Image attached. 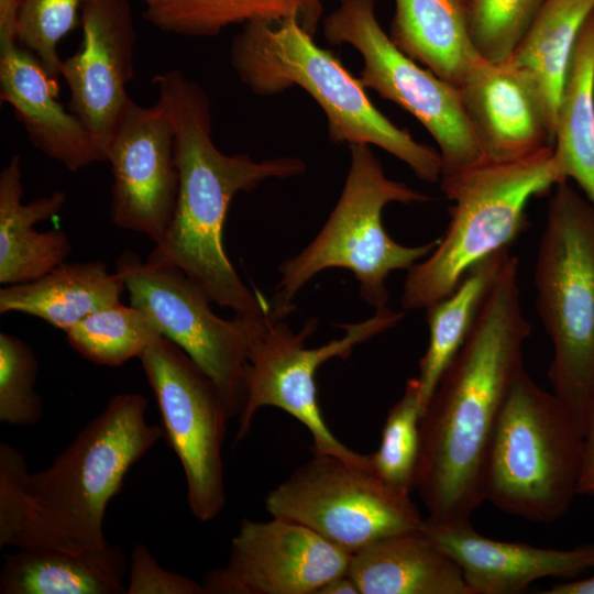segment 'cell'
Instances as JSON below:
<instances>
[{
	"instance_id": "33",
	"label": "cell",
	"mask_w": 594,
	"mask_h": 594,
	"mask_svg": "<svg viewBox=\"0 0 594 594\" xmlns=\"http://www.w3.org/2000/svg\"><path fill=\"white\" fill-rule=\"evenodd\" d=\"M90 0H21L18 41L32 52L55 77L63 59L59 42L80 23L81 10Z\"/></svg>"
},
{
	"instance_id": "17",
	"label": "cell",
	"mask_w": 594,
	"mask_h": 594,
	"mask_svg": "<svg viewBox=\"0 0 594 594\" xmlns=\"http://www.w3.org/2000/svg\"><path fill=\"white\" fill-rule=\"evenodd\" d=\"M459 88L485 160L513 161L553 146L556 112L522 68L481 57Z\"/></svg>"
},
{
	"instance_id": "24",
	"label": "cell",
	"mask_w": 594,
	"mask_h": 594,
	"mask_svg": "<svg viewBox=\"0 0 594 594\" xmlns=\"http://www.w3.org/2000/svg\"><path fill=\"white\" fill-rule=\"evenodd\" d=\"M127 560L117 546L84 552L19 548L4 557L1 594H121Z\"/></svg>"
},
{
	"instance_id": "7",
	"label": "cell",
	"mask_w": 594,
	"mask_h": 594,
	"mask_svg": "<svg viewBox=\"0 0 594 594\" xmlns=\"http://www.w3.org/2000/svg\"><path fill=\"white\" fill-rule=\"evenodd\" d=\"M350 166L341 195L316 238L279 266L280 278L271 306L290 314L293 299L318 273L332 267L351 271L360 296L369 305L387 306L386 280L397 270L408 271L428 256L439 239L417 246L394 241L382 222L392 202L422 204L429 196L388 178L371 145L351 144Z\"/></svg>"
},
{
	"instance_id": "26",
	"label": "cell",
	"mask_w": 594,
	"mask_h": 594,
	"mask_svg": "<svg viewBox=\"0 0 594 594\" xmlns=\"http://www.w3.org/2000/svg\"><path fill=\"white\" fill-rule=\"evenodd\" d=\"M142 16L161 32L187 37L213 36L234 24L296 20L315 34L324 0H139Z\"/></svg>"
},
{
	"instance_id": "34",
	"label": "cell",
	"mask_w": 594,
	"mask_h": 594,
	"mask_svg": "<svg viewBox=\"0 0 594 594\" xmlns=\"http://www.w3.org/2000/svg\"><path fill=\"white\" fill-rule=\"evenodd\" d=\"M128 594H205L201 583L160 565L146 546L131 551Z\"/></svg>"
},
{
	"instance_id": "1",
	"label": "cell",
	"mask_w": 594,
	"mask_h": 594,
	"mask_svg": "<svg viewBox=\"0 0 594 594\" xmlns=\"http://www.w3.org/2000/svg\"><path fill=\"white\" fill-rule=\"evenodd\" d=\"M518 266L509 254L421 414L415 488L431 520H470L485 502L490 444L531 332Z\"/></svg>"
},
{
	"instance_id": "37",
	"label": "cell",
	"mask_w": 594,
	"mask_h": 594,
	"mask_svg": "<svg viewBox=\"0 0 594 594\" xmlns=\"http://www.w3.org/2000/svg\"><path fill=\"white\" fill-rule=\"evenodd\" d=\"M546 594H594V574L582 580L558 583L544 591Z\"/></svg>"
},
{
	"instance_id": "18",
	"label": "cell",
	"mask_w": 594,
	"mask_h": 594,
	"mask_svg": "<svg viewBox=\"0 0 594 594\" xmlns=\"http://www.w3.org/2000/svg\"><path fill=\"white\" fill-rule=\"evenodd\" d=\"M424 531L460 566L471 594L520 593L547 576H575L594 568V542L560 550L480 535L465 521L425 518Z\"/></svg>"
},
{
	"instance_id": "22",
	"label": "cell",
	"mask_w": 594,
	"mask_h": 594,
	"mask_svg": "<svg viewBox=\"0 0 594 594\" xmlns=\"http://www.w3.org/2000/svg\"><path fill=\"white\" fill-rule=\"evenodd\" d=\"M389 37L407 56L459 87L481 58L470 30V0H394Z\"/></svg>"
},
{
	"instance_id": "4",
	"label": "cell",
	"mask_w": 594,
	"mask_h": 594,
	"mask_svg": "<svg viewBox=\"0 0 594 594\" xmlns=\"http://www.w3.org/2000/svg\"><path fill=\"white\" fill-rule=\"evenodd\" d=\"M230 59L241 82L255 95L304 89L324 112L333 143L375 145L405 163L419 179L440 180L439 152L385 117L359 77L296 20L244 24L232 40Z\"/></svg>"
},
{
	"instance_id": "35",
	"label": "cell",
	"mask_w": 594,
	"mask_h": 594,
	"mask_svg": "<svg viewBox=\"0 0 594 594\" xmlns=\"http://www.w3.org/2000/svg\"><path fill=\"white\" fill-rule=\"evenodd\" d=\"M578 494L594 495V400L583 432Z\"/></svg>"
},
{
	"instance_id": "6",
	"label": "cell",
	"mask_w": 594,
	"mask_h": 594,
	"mask_svg": "<svg viewBox=\"0 0 594 594\" xmlns=\"http://www.w3.org/2000/svg\"><path fill=\"white\" fill-rule=\"evenodd\" d=\"M536 309L553 349V394L582 435L594 400V208L556 185L534 271Z\"/></svg>"
},
{
	"instance_id": "9",
	"label": "cell",
	"mask_w": 594,
	"mask_h": 594,
	"mask_svg": "<svg viewBox=\"0 0 594 594\" xmlns=\"http://www.w3.org/2000/svg\"><path fill=\"white\" fill-rule=\"evenodd\" d=\"M287 316L273 314L254 338L249 351L246 402L239 416L237 440L249 432L256 411L265 406L285 410L301 422L312 437V454H329L360 468L371 469L370 455L360 454L344 446L327 426L317 400L316 372L324 362L346 359L353 348L399 323L405 314L387 306L375 309L370 318L341 324L344 336L309 349L306 340L315 332L318 321L310 318L295 332L283 321Z\"/></svg>"
},
{
	"instance_id": "32",
	"label": "cell",
	"mask_w": 594,
	"mask_h": 594,
	"mask_svg": "<svg viewBox=\"0 0 594 594\" xmlns=\"http://www.w3.org/2000/svg\"><path fill=\"white\" fill-rule=\"evenodd\" d=\"M37 359L20 338L0 333V421L31 426L43 416V403L35 392Z\"/></svg>"
},
{
	"instance_id": "29",
	"label": "cell",
	"mask_w": 594,
	"mask_h": 594,
	"mask_svg": "<svg viewBox=\"0 0 594 594\" xmlns=\"http://www.w3.org/2000/svg\"><path fill=\"white\" fill-rule=\"evenodd\" d=\"M68 344L86 360L118 367L139 358L160 336L153 320L140 308L121 304L88 315L66 332Z\"/></svg>"
},
{
	"instance_id": "25",
	"label": "cell",
	"mask_w": 594,
	"mask_h": 594,
	"mask_svg": "<svg viewBox=\"0 0 594 594\" xmlns=\"http://www.w3.org/2000/svg\"><path fill=\"white\" fill-rule=\"evenodd\" d=\"M553 157L594 208V10L578 35L559 100Z\"/></svg>"
},
{
	"instance_id": "36",
	"label": "cell",
	"mask_w": 594,
	"mask_h": 594,
	"mask_svg": "<svg viewBox=\"0 0 594 594\" xmlns=\"http://www.w3.org/2000/svg\"><path fill=\"white\" fill-rule=\"evenodd\" d=\"M316 594H361L355 581L349 573L339 575L324 583Z\"/></svg>"
},
{
	"instance_id": "28",
	"label": "cell",
	"mask_w": 594,
	"mask_h": 594,
	"mask_svg": "<svg viewBox=\"0 0 594 594\" xmlns=\"http://www.w3.org/2000/svg\"><path fill=\"white\" fill-rule=\"evenodd\" d=\"M594 0H546L507 59L530 74L558 111L573 48Z\"/></svg>"
},
{
	"instance_id": "3",
	"label": "cell",
	"mask_w": 594,
	"mask_h": 594,
	"mask_svg": "<svg viewBox=\"0 0 594 594\" xmlns=\"http://www.w3.org/2000/svg\"><path fill=\"white\" fill-rule=\"evenodd\" d=\"M140 393L113 395L43 471L0 443V547L84 552L108 544L107 505L131 466L164 437Z\"/></svg>"
},
{
	"instance_id": "16",
	"label": "cell",
	"mask_w": 594,
	"mask_h": 594,
	"mask_svg": "<svg viewBox=\"0 0 594 594\" xmlns=\"http://www.w3.org/2000/svg\"><path fill=\"white\" fill-rule=\"evenodd\" d=\"M81 43L61 66L70 94L69 111L91 135L102 162L133 100L136 32L128 0H90L81 10Z\"/></svg>"
},
{
	"instance_id": "12",
	"label": "cell",
	"mask_w": 594,
	"mask_h": 594,
	"mask_svg": "<svg viewBox=\"0 0 594 594\" xmlns=\"http://www.w3.org/2000/svg\"><path fill=\"white\" fill-rule=\"evenodd\" d=\"M272 517L292 520L353 553L383 538L420 529L410 495L385 484L371 469L314 454L265 499Z\"/></svg>"
},
{
	"instance_id": "10",
	"label": "cell",
	"mask_w": 594,
	"mask_h": 594,
	"mask_svg": "<svg viewBox=\"0 0 594 594\" xmlns=\"http://www.w3.org/2000/svg\"><path fill=\"white\" fill-rule=\"evenodd\" d=\"M331 45L348 44L362 57L359 79L410 113L433 138L449 175L485 160L463 105L460 88L404 54L383 30L376 0H339L322 20Z\"/></svg>"
},
{
	"instance_id": "5",
	"label": "cell",
	"mask_w": 594,
	"mask_h": 594,
	"mask_svg": "<svg viewBox=\"0 0 594 594\" xmlns=\"http://www.w3.org/2000/svg\"><path fill=\"white\" fill-rule=\"evenodd\" d=\"M562 182L553 146L441 176L440 189L453 202L450 221L433 251L407 271L402 307L426 309L449 296L474 265L508 249L526 229L529 200Z\"/></svg>"
},
{
	"instance_id": "14",
	"label": "cell",
	"mask_w": 594,
	"mask_h": 594,
	"mask_svg": "<svg viewBox=\"0 0 594 594\" xmlns=\"http://www.w3.org/2000/svg\"><path fill=\"white\" fill-rule=\"evenodd\" d=\"M350 552L287 519H243L228 562L208 571L205 594H316L348 573Z\"/></svg>"
},
{
	"instance_id": "20",
	"label": "cell",
	"mask_w": 594,
	"mask_h": 594,
	"mask_svg": "<svg viewBox=\"0 0 594 594\" xmlns=\"http://www.w3.org/2000/svg\"><path fill=\"white\" fill-rule=\"evenodd\" d=\"M21 158L13 155L0 173V283L13 285L36 279L66 262L72 245L61 230L38 232L34 226L50 220L63 209L66 195L22 202Z\"/></svg>"
},
{
	"instance_id": "23",
	"label": "cell",
	"mask_w": 594,
	"mask_h": 594,
	"mask_svg": "<svg viewBox=\"0 0 594 594\" xmlns=\"http://www.w3.org/2000/svg\"><path fill=\"white\" fill-rule=\"evenodd\" d=\"M125 290L102 261L64 262L43 276L0 289V314L40 318L66 332L88 315L120 301Z\"/></svg>"
},
{
	"instance_id": "15",
	"label": "cell",
	"mask_w": 594,
	"mask_h": 594,
	"mask_svg": "<svg viewBox=\"0 0 594 594\" xmlns=\"http://www.w3.org/2000/svg\"><path fill=\"white\" fill-rule=\"evenodd\" d=\"M106 162L113 178V224L160 244L175 212L179 174L173 125L158 101L151 107L132 102L113 134Z\"/></svg>"
},
{
	"instance_id": "11",
	"label": "cell",
	"mask_w": 594,
	"mask_h": 594,
	"mask_svg": "<svg viewBox=\"0 0 594 594\" xmlns=\"http://www.w3.org/2000/svg\"><path fill=\"white\" fill-rule=\"evenodd\" d=\"M116 271L130 304L215 382L230 418L239 417L246 402L250 346L273 311L260 319L221 318L212 311L207 294L182 270L143 261L131 251L119 256Z\"/></svg>"
},
{
	"instance_id": "13",
	"label": "cell",
	"mask_w": 594,
	"mask_h": 594,
	"mask_svg": "<svg viewBox=\"0 0 594 594\" xmlns=\"http://www.w3.org/2000/svg\"><path fill=\"white\" fill-rule=\"evenodd\" d=\"M162 418L164 437L186 479L187 502L200 521L226 505L222 446L230 419L215 382L176 343L160 336L140 356Z\"/></svg>"
},
{
	"instance_id": "27",
	"label": "cell",
	"mask_w": 594,
	"mask_h": 594,
	"mask_svg": "<svg viewBox=\"0 0 594 594\" xmlns=\"http://www.w3.org/2000/svg\"><path fill=\"white\" fill-rule=\"evenodd\" d=\"M509 254V248L504 249L477 263L449 296L426 308L429 342L416 377L422 411L443 371L465 341Z\"/></svg>"
},
{
	"instance_id": "19",
	"label": "cell",
	"mask_w": 594,
	"mask_h": 594,
	"mask_svg": "<svg viewBox=\"0 0 594 594\" xmlns=\"http://www.w3.org/2000/svg\"><path fill=\"white\" fill-rule=\"evenodd\" d=\"M16 40V34L0 33V97L32 145L70 172L102 162L84 124L59 102L57 77Z\"/></svg>"
},
{
	"instance_id": "8",
	"label": "cell",
	"mask_w": 594,
	"mask_h": 594,
	"mask_svg": "<svg viewBox=\"0 0 594 594\" xmlns=\"http://www.w3.org/2000/svg\"><path fill=\"white\" fill-rule=\"evenodd\" d=\"M582 442L580 428L561 402L524 367L492 437L485 502L532 521L559 519L578 494Z\"/></svg>"
},
{
	"instance_id": "21",
	"label": "cell",
	"mask_w": 594,
	"mask_h": 594,
	"mask_svg": "<svg viewBox=\"0 0 594 594\" xmlns=\"http://www.w3.org/2000/svg\"><path fill=\"white\" fill-rule=\"evenodd\" d=\"M348 573L361 594H471L459 564L422 528L353 552Z\"/></svg>"
},
{
	"instance_id": "31",
	"label": "cell",
	"mask_w": 594,
	"mask_h": 594,
	"mask_svg": "<svg viewBox=\"0 0 594 594\" xmlns=\"http://www.w3.org/2000/svg\"><path fill=\"white\" fill-rule=\"evenodd\" d=\"M546 0H470V30L477 54L507 61Z\"/></svg>"
},
{
	"instance_id": "2",
	"label": "cell",
	"mask_w": 594,
	"mask_h": 594,
	"mask_svg": "<svg viewBox=\"0 0 594 594\" xmlns=\"http://www.w3.org/2000/svg\"><path fill=\"white\" fill-rule=\"evenodd\" d=\"M153 82L173 125L179 186L169 228L147 258L182 270L212 302L235 316L263 318L272 312L271 302L243 283L223 248L227 213L237 194L271 178L302 175L306 164L296 156L256 161L221 152L211 138L205 90L175 69L156 75Z\"/></svg>"
},
{
	"instance_id": "30",
	"label": "cell",
	"mask_w": 594,
	"mask_h": 594,
	"mask_svg": "<svg viewBox=\"0 0 594 594\" xmlns=\"http://www.w3.org/2000/svg\"><path fill=\"white\" fill-rule=\"evenodd\" d=\"M422 408L416 377L386 417L378 449L370 454L373 472L388 486L410 495L416 486L419 458V422Z\"/></svg>"
}]
</instances>
